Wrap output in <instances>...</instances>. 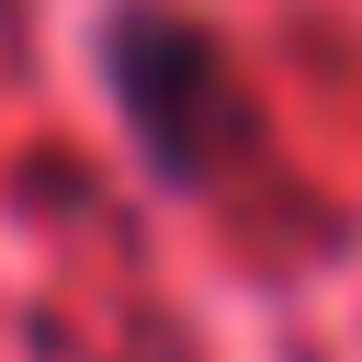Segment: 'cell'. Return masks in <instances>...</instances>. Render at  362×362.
I'll return each mask as SVG.
<instances>
[{"label": "cell", "mask_w": 362, "mask_h": 362, "mask_svg": "<svg viewBox=\"0 0 362 362\" xmlns=\"http://www.w3.org/2000/svg\"><path fill=\"white\" fill-rule=\"evenodd\" d=\"M102 79H113V113L170 192H204L249 147V90H238L226 45L181 11H158V0H124L102 23Z\"/></svg>", "instance_id": "obj_1"}]
</instances>
